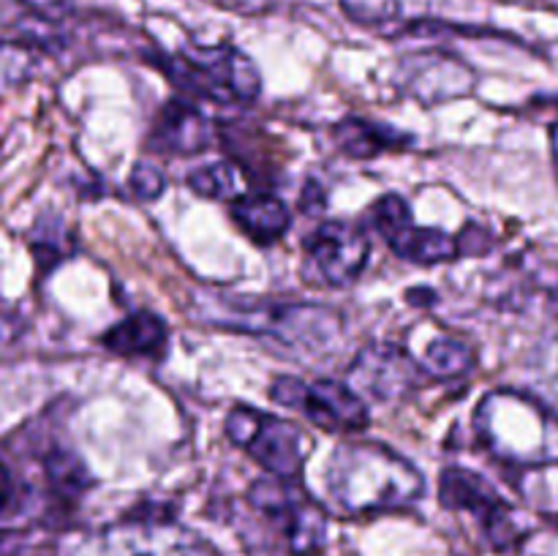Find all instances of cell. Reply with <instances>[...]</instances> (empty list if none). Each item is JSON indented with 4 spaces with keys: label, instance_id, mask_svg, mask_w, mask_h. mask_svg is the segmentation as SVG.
I'll list each match as a JSON object with an SVG mask.
<instances>
[{
    "label": "cell",
    "instance_id": "obj_1",
    "mask_svg": "<svg viewBox=\"0 0 558 556\" xmlns=\"http://www.w3.org/2000/svg\"><path fill=\"white\" fill-rule=\"evenodd\" d=\"M423 474L376 442L338 447L327 467V491L341 510L354 516L407 507L423 496Z\"/></svg>",
    "mask_w": 558,
    "mask_h": 556
},
{
    "label": "cell",
    "instance_id": "obj_2",
    "mask_svg": "<svg viewBox=\"0 0 558 556\" xmlns=\"http://www.w3.org/2000/svg\"><path fill=\"white\" fill-rule=\"evenodd\" d=\"M210 319L234 330L276 338L283 347L322 349L338 336V314L322 305L265 303V300L218 298L207 300Z\"/></svg>",
    "mask_w": 558,
    "mask_h": 556
},
{
    "label": "cell",
    "instance_id": "obj_3",
    "mask_svg": "<svg viewBox=\"0 0 558 556\" xmlns=\"http://www.w3.org/2000/svg\"><path fill=\"white\" fill-rule=\"evenodd\" d=\"M172 74L199 96L223 104H248L259 96L262 80L245 52L229 44L189 47L172 60Z\"/></svg>",
    "mask_w": 558,
    "mask_h": 556
},
{
    "label": "cell",
    "instance_id": "obj_4",
    "mask_svg": "<svg viewBox=\"0 0 558 556\" xmlns=\"http://www.w3.org/2000/svg\"><path fill=\"white\" fill-rule=\"evenodd\" d=\"M227 436L234 445L245 447L272 478L283 480L298 478L311 452V439L298 425L248 407L229 412Z\"/></svg>",
    "mask_w": 558,
    "mask_h": 556
},
{
    "label": "cell",
    "instance_id": "obj_5",
    "mask_svg": "<svg viewBox=\"0 0 558 556\" xmlns=\"http://www.w3.org/2000/svg\"><path fill=\"white\" fill-rule=\"evenodd\" d=\"M270 398L281 407L298 409L319 428L330 434H352L368 425V409L365 401L341 382L322 379L314 385L294 379V376H281L272 382Z\"/></svg>",
    "mask_w": 558,
    "mask_h": 556
},
{
    "label": "cell",
    "instance_id": "obj_6",
    "mask_svg": "<svg viewBox=\"0 0 558 556\" xmlns=\"http://www.w3.org/2000/svg\"><path fill=\"white\" fill-rule=\"evenodd\" d=\"M251 501L256 510L281 523L294 554H311L325 540V512L292 480L276 478L256 483V488L251 491Z\"/></svg>",
    "mask_w": 558,
    "mask_h": 556
},
{
    "label": "cell",
    "instance_id": "obj_7",
    "mask_svg": "<svg viewBox=\"0 0 558 556\" xmlns=\"http://www.w3.org/2000/svg\"><path fill=\"white\" fill-rule=\"evenodd\" d=\"M371 243L357 227L343 221H327L305 240L308 254V270L316 281L327 287H343L352 283L363 273L368 262Z\"/></svg>",
    "mask_w": 558,
    "mask_h": 556
},
{
    "label": "cell",
    "instance_id": "obj_8",
    "mask_svg": "<svg viewBox=\"0 0 558 556\" xmlns=\"http://www.w3.org/2000/svg\"><path fill=\"white\" fill-rule=\"evenodd\" d=\"M420 365L407 349L396 343H371L360 349L354 363L349 365L347 385L360 398L368 396L376 401H398L417 385Z\"/></svg>",
    "mask_w": 558,
    "mask_h": 556
},
{
    "label": "cell",
    "instance_id": "obj_9",
    "mask_svg": "<svg viewBox=\"0 0 558 556\" xmlns=\"http://www.w3.org/2000/svg\"><path fill=\"white\" fill-rule=\"evenodd\" d=\"M439 496L445 507L477 512L496 543H501L510 534V507L499 499V494L480 474L466 472V469H447L439 480Z\"/></svg>",
    "mask_w": 558,
    "mask_h": 556
},
{
    "label": "cell",
    "instance_id": "obj_10",
    "mask_svg": "<svg viewBox=\"0 0 558 556\" xmlns=\"http://www.w3.org/2000/svg\"><path fill=\"white\" fill-rule=\"evenodd\" d=\"M401 85L423 101H441L466 93L472 85V71L450 55H414L401 65Z\"/></svg>",
    "mask_w": 558,
    "mask_h": 556
},
{
    "label": "cell",
    "instance_id": "obj_11",
    "mask_svg": "<svg viewBox=\"0 0 558 556\" xmlns=\"http://www.w3.org/2000/svg\"><path fill=\"white\" fill-rule=\"evenodd\" d=\"M96 556H207L174 529L123 527L101 540Z\"/></svg>",
    "mask_w": 558,
    "mask_h": 556
},
{
    "label": "cell",
    "instance_id": "obj_12",
    "mask_svg": "<svg viewBox=\"0 0 558 556\" xmlns=\"http://www.w3.org/2000/svg\"><path fill=\"white\" fill-rule=\"evenodd\" d=\"M210 136V123H207L199 109L189 107V104L169 101L158 114L156 125H153L150 145L156 150L196 153L205 150Z\"/></svg>",
    "mask_w": 558,
    "mask_h": 556
},
{
    "label": "cell",
    "instance_id": "obj_13",
    "mask_svg": "<svg viewBox=\"0 0 558 556\" xmlns=\"http://www.w3.org/2000/svg\"><path fill=\"white\" fill-rule=\"evenodd\" d=\"M232 218L245 234L256 240V243H272L281 238L292 223V213L283 205L278 196L272 194H248L238 196L232 205Z\"/></svg>",
    "mask_w": 558,
    "mask_h": 556
},
{
    "label": "cell",
    "instance_id": "obj_14",
    "mask_svg": "<svg viewBox=\"0 0 558 556\" xmlns=\"http://www.w3.org/2000/svg\"><path fill=\"white\" fill-rule=\"evenodd\" d=\"M169 330L156 314L140 311V314L125 316L114 327L104 333L101 343L112 352L125 354V358H140V354H156L167 343Z\"/></svg>",
    "mask_w": 558,
    "mask_h": 556
},
{
    "label": "cell",
    "instance_id": "obj_15",
    "mask_svg": "<svg viewBox=\"0 0 558 556\" xmlns=\"http://www.w3.org/2000/svg\"><path fill=\"white\" fill-rule=\"evenodd\" d=\"M390 249L396 251L403 259L420 262V265H436V262L456 259L458 251H461V243L456 238H450L441 229H425L417 227L414 221L403 223L398 232H392L387 238Z\"/></svg>",
    "mask_w": 558,
    "mask_h": 556
},
{
    "label": "cell",
    "instance_id": "obj_16",
    "mask_svg": "<svg viewBox=\"0 0 558 556\" xmlns=\"http://www.w3.org/2000/svg\"><path fill=\"white\" fill-rule=\"evenodd\" d=\"M341 5L354 22L371 27H392L425 20L434 0H341Z\"/></svg>",
    "mask_w": 558,
    "mask_h": 556
},
{
    "label": "cell",
    "instance_id": "obj_17",
    "mask_svg": "<svg viewBox=\"0 0 558 556\" xmlns=\"http://www.w3.org/2000/svg\"><path fill=\"white\" fill-rule=\"evenodd\" d=\"M336 142L347 156L354 158H371L381 150H392L396 145H407L409 136L398 134V131L385 129V125L368 123V120L349 118L336 125Z\"/></svg>",
    "mask_w": 558,
    "mask_h": 556
},
{
    "label": "cell",
    "instance_id": "obj_18",
    "mask_svg": "<svg viewBox=\"0 0 558 556\" xmlns=\"http://www.w3.org/2000/svg\"><path fill=\"white\" fill-rule=\"evenodd\" d=\"M474 349L466 341H458V338H436L430 341V347L425 349V371L436 379H456L463 376L466 371L474 368Z\"/></svg>",
    "mask_w": 558,
    "mask_h": 556
},
{
    "label": "cell",
    "instance_id": "obj_19",
    "mask_svg": "<svg viewBox=\"0 0 558 556\" xmlns=\"http://www.w3.org/2000/svg\"><path fill=\"white\" fill-rule=\"evenodd\" d=\"M189 185L199 196H210V200H238V196L245 194L243 172L227 161H216L194 169L189 174Z\"/></svg>",
    "mask_w": 558,
    "mask_h": 556
},
{
    "label": "cell",
    "instance_id": "obj_20",
    "mask_svg": "<svg viewBox=\"0 0 558 556\" xmlns=\"http://www.w3.org/2000/svg\"><path fill=\"white\" fill-rule=\"evenodd\" d=\"M44 469H47V480L52 483V488L60 491V494H80L87 483L85 463L65 450L52 452L44 461Z\"/></svg>",
    "mask_w": 558,
    "mask_h": 556
},
{
    "label": "cell",
    "instance_id": "obj_21",
    "mask_svg": "<svg viewBox=\"0 0 558 556\" xmlns=\"http://www.w3.org/2000/svg\"><path fill=\"white\" fill-rule=\"evenodd\" d=\"M409 221H412V213H409V205L401 200V196L396 194L381 196V200L374 205V223L376 229L385 234V240Z\"/></svg>",
    "mask_w": 558,
    "mask_h": 556
},
{
    "label": "cell",
    "instance_id": "obj_22",
    "mask_svg": "<svg viewBox=\"0 0 558 556\" xmlns=\"http://www.w3.org/2000/svg\"><path fill=\"white\" fill-rule=\"evenodd\" d=\"M131 189L136 191L140 200H153V196H158L163 191V178L158 174V169L136 164L134 172H131Z\"/></svg>",
    "mask_w": 558,
    "mask_h": 556
},
{
    "label": "cell",
    "instance_id": "obj_23",
    "mask_svg": "<svg viewBox=\"0 0 558 556\" xmlns=\"http://www.w3.org/2000/svg\"><path fill=\"white\" fill-rule=\"evenodd\" d=\"M16 3H22L33 14L44 16V20H60V16L69 14L74 0H16Z\"/></svg>",
    "mask_w": 558,
    "mask_h": 556
},
{
    "label": "cell",
    "instance_id": "obj_24",
    "mask_svg": "<svg viewBox=\"0 0 558 556\" xmlns=\"http://www.w3.org/2000/svg\"><path fill=\"white\" fill-rule=\"evenodd\" d=\"M11 496H14V480H11V472L9 467H5L3 461H0V512L9 507Z\"/></svg>",
    "mask_w": 558,
    "mask_h": 556
},
{
    "label": "cell",
    "instance_id": "obj_25",
    "mask_svg": "<svg viewBox=\"0 0 558 556\" xmlns=\"http://www.w3.org/2000/svg\"><path fill=\"white\" fill-rule=\"evenodd\" d=\"M550 150H554V164H556V174H558V123L550 131Z\"/></svg>",
    "mask_w": 558,
    "mask_h": 556
},
{
    "label": "cell",
    "instance_id": "obj_26",
    "mask_svg": "<svg viewBox=\"0 0 558 556\" xmlns=\"http://www.w3.org/2000/svg\"><path fill=\"white\" fill-rule=\"evenodd\" d=\"M554 309H556V314H558V287H556V292H554Z\"/></svg>",
    "mask_w": 558,
    "mask_h": 556
},
{
    "label": "cell",
    "instance_id": "obj_27",
    "mask_svg": "<svg viewBox=\"0 0 558 556\" xmlns=\"http://www.w3.org/2000/svg\"><path fill=\"white\" fill-rule=\"evenodd\" d=\"M0 327H3V322H0Z\"/></svg>",
    "mask_w": 558,
    "mask_h": 556
}]
</instances>
